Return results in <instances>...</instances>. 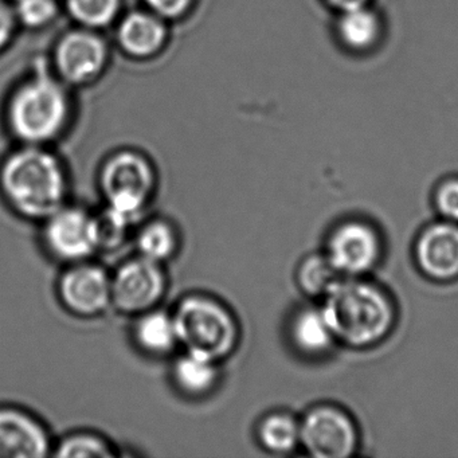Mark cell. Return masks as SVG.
Wrapping results in <instances>:
<instances>
[{
	"mask_svg": "<svg viewBox=\"0 0 458 458\" xmlns=\"http://www.w3.org/2000/svg\"><path fill=\"white\" fill-rule=\"evenodd\" d=\"M20 23L15 17L12 0H0V53L14 41Z\"/></svg>",
	"mask_w": 458,
	"mask_h": 458,
	"instance_id": "27",
	"label": "cell"
},
{
	"mask_svg": "<svg viewBox=\"0 0 458 458\" xmlns=\"http://www.w3.org/2000/svg\"><path fill=\"white\" fill-rule=\"evenodd\" d=\"M98 186L106 200V210L132 227L141 221L154 199L157 168L143 152L119 149L101 165Z\"/></svg>",
	"mask_w": 458,
	"mask_h": 458,
	"instance_id": "5",
	"label": "cell"
},
{
	"mask_svg": "<svg viewBox=\"0 0 458 458\" xmlns=\"http://www.w3.org/2000/svg\"><path fill=\"white\" fill-rule=\"evenodd\" d=\"M143 4L147 10L171 23L186 18L197 0H143Z\"/></svg>",
	"mask_w": 458,
	"mask_h": 458,
	"instance_id": "26",
	"label": "cell"
},
{
	"mask_svg": "<svg viewBox=\"0 0 458 458\" xmlns=\"http://www.w3.org/2000/svg\"><path fill=\"white\" fill-rule=\"evenodd\" d=\"M326 256L343 277H363L379 264L382 240L367 222L345 221L329 234Z\"/></svg>",
	"mask_w": 458,
	"mask_h": 458,
	"instance_id": "11",
	"label": "cell"
},
{
	"mask_svg": "<svg viewBox=\"0 0 458 458\" xmlns=\"http://www.w3.org/2000/svg\"><path fill=\"white\" fill-rule=\"evenodd\" d=\"M343 276L324 254H312L300 264L297 270V284L300 289L310 297L323 299Z\"/></svg>",
	"mask_w": 458,
	"mask_h": 458,
	"instance_id": "23",
	"label": "cell"
},
{
	"mask_svg": "<svg viewBox=\"0 0 458 458\" xmlns=\"http://www.w3.org/2000/svg\"><path fill=\"white\" fill-rule=\"evenodd\" d=\"M418 269L434 281L458 278V224L449 221L428 225L414 246Z\"/></svg>",
	"mask_w": 458,
	"mask_h": 458,
	"instance_id": "14",
	"label": "cell"
},
{
	"mask_svg": "<svg viewBox=\"0 0 458 458\" xmlns=\"http://www.w3.org/2000/svg\"><path fill=\"white\" fill-rule=\"evenodd\" d=\"M219 364L202 353L183 350L173 361L171 379L179 393L189 398H202L218 386Z\"/></svg>",
	"mask_w": 458,
	"mask_h": 458,
	"instance_id": "15",
	"label": "cell"
},
{
	"mask_svg": "<svg viewBox=\"0 0 458 458\" xmlns=\"http://www.w3.org/2000/svg\"><path fill=\"white\" fill-rule=\"evenodd\" d=\"M109 60L111 47L100 31L76 26L55 42L50 68L68 87H87L104 76Z\"/></svg>",
	"mask_w": 458,
	"mask_h": 458,
	"instance_id": "6",
	"label": "cell"
},
{
	"mask_svg": "<svg viewBox=\"0 0 458 458\" xmlns=\"http://www.w3.org/2000/svg\"><path fill=\"white\" fill-rule=\"evenodd\" d=\"M49 430L22 407L0 406V458H47L52 455Z\"/></svg>",
	"mask_w": 458,
	"mask_h": 458,
	"instance_id": "12",
	"label": "cell"
},
{
	"mask_svg": "<svg viewBox=\"0 0 458 458\" xmlns=\"http://www.w3.org/2000/svg\"><path fill=\"white\" fill-rule=\"evenodd\" d=\"M337 36L348 49L364 52L371 49L380 37L382 25L379 17L369 7L343 12L337 21Z\"/></svg>",
	"mask_w": 458,
	"mask_h": 458,
	"instance_id": "19",
	"label": "cell"
},
{
	"mask_svg": "<svg viewBox=\"0 0 458 458\" xmlns=\"http://www.w3.org/2000/svg\"><path fill=\"white\" fill-rule=\"evenodd\" d=\"M114 25L117 47L131 60H154L170 41V22L146 7L120 15Z\"/></svg>",
	"mask_w": 458,
	"mask_h": 458,
	"instance_id": "13",
	"label": "cell"
},
{
	"mask_svg": "<svg viewBox=\"0 0 458 458\" xmlns=\"http://www.w3.org/2000/svg\"><path fill=\"white\" fill-rule=\"evenodd\" d=\"M336 342L352 348H369L385 340L395 326L391 297L361 277H343L321 305Z\"/></svg>",
	"mask_w": 458,
	"mask_h": 458,
	"instance_id": "3",
	"label": "cell"
},
{
	"mask_svg": "<svg viewBox=\"0 0 458 458\" xmlns=\"http://www.w3.org/2000/svg\"><path fill=\"white\" fill-rule=\"evenodd\" d=\"M12 2H13V0H12Z\"/></svg>",
	"mask_w": 458,
	"mask_h": 458,
	"instance_id": "29",
	"label": "cell"
},
{
	"mask_svg": "<svg viewBox=\"0 0 458 458\" xmlns=\"http://www.w3.org/2000/svg\"><path fill=\"white\" fill-rule=\"evenodd\" d=\"M300 446L316 458L351 457L359 446L358 428L344 410L320 404L300 420Z\"/></svg>",
	"mask_w": 458,
	"mask_h": 458,
	"instance_id": "9",
	"label": "cell"
},
{
	"mask_svg": "<svg viewBox=\"0 0 458 458\" xmlns=\"http://www.w3.org/2000/svg\"><path fill=\"white\" fill-rule=\"evenodd\" d=\"M369 0H327V4L340 13L348 10L358 9V7L369 6Z\"/></svg>",
	"mask_w": 458,
	"mask_h": 458,
	"instance_id": "28",
	"label": "cell"
},
{
	"mask_svg": "<svg viewBox=\"0 0 458 458\" xmlns=\"http://www.w3.org/2000/svg\"><path fill=\"white\" fill-rule=\"evenodd\" d=\"M65 165L49 147L18 144L0 163V195L21 218L44 222L68 203Z\"/></svg>",
	"mask_w": 458,
	"mask_h": 458,
	"instance_id": "1",
	"label": "cell"
},
{
	"mask_svg": "<svg viewBox=\"0 0 458 458\" xmlns=\"http://www.w3.org/2000/svg\"><path fill=\"white\" fill-rule=\"evenodd\" d=\"M42 242L49 256L63 264L89 261L101 251L98 214L66 203L42 222Z\"/></svg>",
	"mask_w": 458,
	"mask_h": 458,
	"instance_id": "7",
	"label": "cell"
},
{
	"mask_svg": "<svg viewBox=\"0 0 458 458\" xmlns=\"http://www.w3.org/2000/svg\"><path fill=\"white\" fill-rule=\"evenodd\" d=\"M257 439L272 454H289L300 446V420L286 411L270 412L259 420Z\"/></svg>",
	"mask_w": 458,
	"mask_h": 458,
	"instance_id": "20",
	"label": "cell"
},
{
	"mask_svg": "<svg viewBox=\"0 0 458 458\" xmlns=\"http://www.w3.org/2000/svg\"><path fill=\"white\" fill-rule=\"evenodd\" d=\"M57 292L61 304L72 315L98 318L112 307L111 273L90 259L66 265Z\"/></svg>",
	"mask_w": 458,
	"mask_h": 458,
	"instance_id": "10",
	"label": "cell"
},
{
	"mask_svg": "<svg viewBox=\"0 0 458 458\" xmlns=\"http://www.w3.org/2000/svg\"><path fill=\"white\" fill-rule=\"evenodd\" d=\"M165 265L136 254L111 275L112 307L128 316L160 307L167 292Z\"/></svg>",
	"mask_w": 458,
	"mask_h": 458,
	"instance_id": "8",
	"label": "cell"
},
{
	"mask_svg": "<svg viewBox=\"0 0 458 458\" xmlns=\"http://www.w3.org/2000/svg\"><path fill=\"white\" fill-rule=\"evenodd\" d=\"M114 445L95 431L79 430L66 434L53 445L52 457L112 458L116 457Z\"/></svg>",
	"mask_w": 458,
	"mask_h": 458,
	"instance_id": "22",
	"label": "cell"
},
{
	"mask_svg": "<svg viewBox=\"0 0 458 458\" xmlns=\"http://www.w3.org/2000/svg\"><path fill=\"white\" fill-rule=\"evenodd\" d=\"M73 114L71 87L38 65L10 93L4 119L18 144L49 147L68 132Z\"/></svg>",
	"mask_w": 458,
	"mask_h": 458,
	"instance_id": "2",
	"label": "cell"
},
{
	"mask_svg": "<svg viewBox=\"0 0 458 458\" xmlns=\"http://www.w3.org/2000/svg\"><path fill=\"white\" fill-rule=\"evenodd\" d=\"M132 336L136 347L147 355L167 356L181 347L173 310L160 307L135 316Z\"/></svg>",
	"mask_w": 458,
	"mask_h": 458,
	"instance_id": "16",
	"label": "cell"
},
{
	"mask_svg": "<svg viewBox=\"0 0 458 458\" xmlns=\"http://www.w3.org/2000/svg\"><path fill=\"white\" fill-rule=\"evenodd\" d=\"M289 336L294 348L308 356L326 355L336 343L321 307L297 310L289 323Z\"/></svg>",
	"mask_w": 458,
	"mask_h": 458,
	"instance_id": "17",
	"label": "cell"
},
{
	"mask_svg": "<svg viewBox=\"0 0 458 458\" xmlns=\"http://www.w3.org/2000/svg\"><path fill=\"white\" fill-rule=\"evenodd\" d=\"M20 28L41 30L49 28L61 12L60 0H13Z\"/></svg>",
	"mask_w": 458,
	"mask_h": 458,
	"instance_id": "24",
	"label": "cell"
},
{
	"mask_svg": "<svg viewBox=\"0 0 458 458\" xmlns=\"http://www.w3.org/2000/svg\"><path fill=\"white\" fill-rule=\"evenodd\" d=\"M436 210L444 221L458 224V179L450 178L442 182L434 194Z\"/></svg>",
	"mask_w": 458,
	"mask_h": 458,
	"instance_id": "25",
	"label": "cell"
},
{
	"mask_svg": "<svg viewBox=\"0 0 458 458\" xmlns=\"http://www.w3.org/2000/svg\"><path fill=\"white\" fill-rule=\"evenodd\" d=\"M173 315L183 350L202 353L219 363L237 350L240 324L221 300L205 293L187 294Z\"/></svg>",
	"mask_w": 458,
	"mask_h": 458,
	"instance_id": "4",
	"label": "cell"
},
{
	"mask_svg": "<svg viewBox=\"0 0 458 458\" xmlns=\"http://www.w3.org/2000/svg\"><path fill=\"white\" fill-rule=\"evenodd\" d=\"M63 6L76 26L101 31L117 22L123 0H63Z\"/></svg>",
	"mask_w": 458,
	"mask_h": 458,
	"instance_id": "21",
	"label": "cell"
},
{
	"mask_svg": "<svg viewBox=\"0 0 458 458\" xmlns=\"http://www.w3.org/2000/svg\"><path fill=\"white\" fill-rule=\"evenodd\" d=\"M179 233L165 218L147 219L135 233L136 254L157 264L165 265L178 253Z\"/></svg>",
	"mask_w": 458,
	"mask_h": 458,
	"instance_id": "18",
	"label": "cell"
}]
</instances>
